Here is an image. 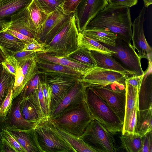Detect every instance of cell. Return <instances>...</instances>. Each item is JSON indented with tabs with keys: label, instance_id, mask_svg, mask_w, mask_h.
I'll use <instances>...</instances> for the list:
<instances>
[{
	"label": "cell",
	"instance_id": "cell-51",
	"mask_svg": "<svg viewBox=\"0 0 152 152\" xmlns=\"http://www.w3.org/2000/svg\"><path fill=\"white\" fill-rule=\"evenodd\" d=\"M5 58V56L0 49V65L1 64Z\"/></svg>",
	"mask_w": 152,
	"mask_h": 152
},
{
	"label": "cell",
	"instance_id": "cell-25",
	"mask_svg": "<svg viewBox=\"0 0 152 152\" xmlns=\"http://www.w3.org/2000/svg\"><path fill=\"white\" fill-rule=\"evenodd\" d=\"M139 88L134 86L125 81L126 101L125 113L122 134L127 132L128 123L132 113L137 101Z\"/></svg>",
	"mask_w": 152,
	"mask_h": 152
},
{
	"label": "cell",
	"instance_id": "cell-28",
	"mask_svg": "<svg viewBox=\"0 0 152 152\" xmlns=\"http://www.w3.org/2000/svg\"><path fill=\"white\" fill-rule=\"evenodd\" d=\"M81 33L103 45L112 47L115 45L117 36L107 30L104 29L85 30Z\"/></svg>",
	"mask_w": 152,
	"mask_h": 152
},
{
	"label": "cell",
	"instance_id": "cell-45",
	"mask_svg": "<svg viewBox=\"0 0 152 152\" xmlns=\"http://www.w3.org/2000/svg\"><path fill=\"white\" fill-rule=\"evenodd\" d=\"M81 0H65L62 8L64 13L68 14L74 12Z\"/></svg>",
	"mask_w": 152,
	"mask_h": 152
},
{
	"label": "cell",
	"instance_id": "cell-12",
	"mask_svg": "<svg viewBox=\"0 0 152 152\" xmlns=\"http://www.w3.org/2000/svg\"><path fill=\"white\" fill-rule=\"evenodd\" d=\"M90 87L107 103L123 124L126 101L125 89L114 90L103 86Z\"/></svg>",
	"mask_w": 152,
	"mask_h": 152
},
{
	"label": "cell",
	"instance_id": "cell-20",
	"mask_svg": "<svg viewBox=\"0 0 152 152\" xmlns=\"http://www.w3.org/2000/svg\"><path fill=\"white\" fill-rule=\"evenodd\" d=\"M27 9L29 25L38 36L42 31L48 15L41 7L37 0H32Z\"/></svg>",
	"mask_w": 152,
	"mask_h": 152
},
{
	"label": "cell",
	"instance_id": "cell-36",
	"mask_svg": "<svg viewBox=\"0 0 152 152\" xmlns=\"http://www.w3.org/2000/svg\"><path fill=\"white\" fill-rule=\"evenodd\" d=\"M24 87L23 75L22 69L19 64L16 70L12 88L13 100L20 94Z\"/></svg>",
	"mask_w": 152,
	"mask_h": 152
},
{
	"label": "cell",
	"instance_id": "cell-30",
	"mask_svg": "<svg viewBox=\"0 0 152 152\" xmlns=\"http://www.w3.org/2000/svg\"><path fill=\"white\" fill-rule=\"evenodd\" d=\"M56 125L59 133L70 144L76 152H97L79 137L72 134L60 127L56 124Z\"/></svg>",
	"mask_w": 152,
	"mask_h": 152
},
{
	"label": "cell",
	"instance_id": "cell-6",
	"mask_svg": "<svg viewBox=\"0 0 152 152\" xmlns=\"http://www.w3.org/2000/svg\"><path fill=\"white\" fill-rule=\"evenodd\" d=\"M79 137L97 152H114L117 149L113 134L93 119Z\"/></svg>",
	"mask_w": 152,
	"mask_h": 152
},
{
	"label": "cell",
	"instance_id": "cell-39",
	"mask_svg": "<svg viewBox=\"0 0 152 152\" xmlns=\"http://www.w3.org/2000/svg\"><path fill=\"white\" fill-rule=\"evenodd\" d=\"M1 64L5 70L15 77L19 64L13 56H5V58Z\"/></svg>",
	"mask_w": 152,
	"mask_h": 152
},
{
	"label": "cell",
	"instance_id": "cell-7",
	"mask_svg": "<svg viewBox=\"0 0 152 152\" xmlns=\"http://www.w3.org/2000/svg\"><path fill=\"white\" fill-rule=\"evenodd\" d=\"M104 45L114 52L112 56L128 72L132 75H143L141 59L131 43L117 37L115 46Z\"/></svg>",
	"mask_w": 152,
	"mask_h": 152
},
{
	"label": "cell",
	"instance_id": "cell-49",
	"mask_svg": "<svg viewBox=\"0 0 152 152\" xmlns=\"http://www.w3.org/2000/svg\"><path fill=\"white\" fill-rule=\"evenodd\" d=\"M0 152H17L5 140L0 137Z\"/></svg>",
	"mask_w": 152,
	"mask_h": 152
},
{
	"label": "cell",
	"instance_id": "cell-18",
	"mask_svg": "<svg viewBox=\"0 0 152 152\" xmlns=\"http://www.w3.org/2000/svg\"><path fill=\"white\" fill-rule=\"evenodd\" d=\"M138 98L139 110L152 108V61H148V68L144 72Z\"/></svg>",
	"mask_w": 152,
	"mask_h": 152
},
{
	"label": "cell",
	"instance_id": "cell-52",
	"mask_svg": "<svg viewBox=\"0 0 152 152\" xmlns=\"http://www.w3.org/2000/svg\"><path fill=\"white\" fill-rule=\"evenodd\" d=\"M144 2V6L148 7L152 3V0H143Z\"/></svg>",
	"mask_w": 152,
	"mask_h": 152
},
{
	"label": "cell",
	"instance_id": "cell-22",
	"mask_svg": "<svg viewBox=\"0 0 152 152\" xmlns=\"http://www.w3.org/2000/svg\"><path fill=\"white\" fill-rule=\"evenodd\" d=\"M38 73L39 74L48 72L58 73L81 78L83 75L76 70L58 64L47 61L40 59L35 54Z\"/></svg>",
	"mask_w": 152,
	"mask_h": 152
},
{
	"label": "cell",
	"instance_id": "cell-41",
	"mask_svg": "<svg viewBox=\"0 0 152 152\" xmlns=\"http://www.w3.org/2000/svg\"><path fill=\"white\" fill-rule=\"evenodd\" d=\"M42 85L46 109L50 116V107L51 99V88L50 86L44 81H42Z\"/></svg>",
	"mask_w": 152,
	"mask_h": 152
},
{
	"label": "cell",
	"instance_id": "cell-42",
	"mask_svg": "<svg viewBox=\"0 0 152 152\" xmlns=\"http://www.w3.org/2000/svg\"><path fill=\"white\" fill-rule=\"evenodd\" d=\"M47 45L39 42L36 39L33 41L25 44L22 50L33 51L38 53H45Z\"/></svg>",
	"mask_w": 152,
	"mask_h": 152
},
{
	"label": "cell",
	"instance_id": "cell-19",
	"mask_svg": "<svg viewBox=\"0 0 152 152\" xmlns=\"http://www.w3.org/2000/svg\"><path fill=\"white\" fill-rule=\"evenodd\" d=\"M28 16L27 7L20 10L12 16L11 22L6 28L36 39L37 35L30 27Z\"/></svg>",
	"mask_w": 152,
	"mask_h": 152
},
{
	"label": "cell",
	"instance_id": "cell-46",
	"mask_svg": "<svg viewBox=\"0 0 152 152\" xmlns=\"http://www.w3.org/2000/svg\"><path fill=\"white\" fill-rule=\"evenodd\" d=\"M138 0H108V5L112 7H131L136 5Z\"/></svg>",
	"mask_w": 152,
	"mask_h": 152
},
{
	"label": "cell",
	"instance_id": "cell-27",
	"mask_svg": "<svg viewBox=\"0 0 152 152\" xmlns=\"http://www.w3.org/2000/svg\"><path fill=\"white\" fill-rule=\"evenodd\" d=\"M152 110L151 108L137 110L135 132L142 137L152 131Z\"/></svg>",
	"mask_w": 152,
	"mask_h": 152
},
{
	"label": "cell",
	"instance_id": "cell-43",
	"mask_svg": "<svg viewBox=\"0 0 152 152\" xmlns=\"http://www.w3.org/2000/svg\"><path fill=\"white\" fill-rule=\"evenodd\" d=\"M152 152V132H149L142 137L141 148L139 152Z\"/></svg>",
	"mask_w": 152,
	"mask_h": 152
},
{
	"label": "cell",
	"instance_id": "cell-4",
	"mask_svg": "<svg viewBox=\"0 0 152 152\" xmlns=\"http://www.w3.org/2000/svg\"><path fill=\"white\" fill-rule=\"evenodd\" d=\"M78 34L74 15L47 44L45 53L65 57L78 48Z\"/></svg>",
	"mask_w": 152,
	"mask_h": 152
},
{
	"label": "cell",
	"instance_id": "cell-8",
	"mask_svg": "<svg viewBox=\"0 0 152 152\" xmlns=\"http://www.w3.org/2000/svg\"><path fill=\"white\" fill-rule=\"evenodd\" d=\"M44 81L51 88L50 116L63 100L72 87L80 78L58 73L48 72L43 74Z\"/></svg>",
	"mask_w": 152,
	"mask_h": 152
},
{
	"label": "cell",
	"instance_id": "cell-2",
	"mask_svg": "<svg viewBox=\"0 0 152 152\" xmlns=\"http://www.w3.org/2000/svg\"><path fill=\"white\" fill-rule=\"evenodd\" d=\"M86 100L94 119L113 135L122 132L123 124L107 103L90 87L86 88Z\"/></svg>",
	"mask_w": 152,
	"mask_h": 152
},
{
	"label": "cell",
	"instance_id": "cell-1",
	"mask_svg": "<svg viewBox=\"0 0 152 152\" xmlns=\"http://www.w3.org/2000/svg\"><path fill=\"white\" fill-rule=\"evenodd\" d=\"M132 24L129 7L108 5L90 21L85 30L105 29L131 43Z\"/></svg>",
	"mask_w": 152,
	"mask_h": 152
},
{
	"label": "cell",
	"instance_id": "cell-54",
	"mask_svg": "<svg viewBox=\"0 0 152 152\" xmlns=\"http://www.w3.org/2000/svg\"><path fill=\"white\" fill-rule=\"evenodd\" d=\"M107 0V1H108V0Z\"/></svg>",
	"mask_w": 152,
	"mask_h": 152
},
{
	"label": "cell",
	"instance_id": "cell-23",
	"mask_svg": "<svg viewBox=\"0 0 152 152\" xmlns=\"http://www.w3.org/2000/svg\"><path fill=\"white\" fill-rule=\"evenodd\" d=\"M25 44L4 29L0 31V49L5 56L22 50Z\"/></svg>",
	"mask_w": 152,
	"mask_h": 152
},
{
	"label": "cell",
	"instance_id": "cell-38",
	"mask_svg": "<svg viewBox=\"0 0 152 152\" xmlns=\"http://www.w3.org/2000/svg\"><path fill=\"white\" fill-rule=\"evenodd\" d=\"M0 137L7 141L16 150L17 152H26L6 127L4 128L1 132Z\"/></svg>",
	"mask_w": 152,
	"mask_h": 152
},
{
	"label": "cell",
	"instance_id": "cell-44",
	"mask_svg": "<svg viewBox=\"0 0 152 152\" xmlns=\"http://www.w3.org/2000/svg\"><path fill=\"white\" fill-rule=\"evenodd\" d=\"M36 52L33 51L21 50L13 53L12 55L19 64L35 57Z\"/></svg>",
	"mask_w": 152,
	"mask_h": 152
},
{
	"label": "cell",
	"instance_id": "cell-48",
	"mask_svg": "<svg viewBox=\"0 0 152 152\" xmlns=\"http://www.w3.org/2000/svg\"><path fill=\"white\" fill-rule=\"evenodd\" d=\"M4 29L12 35L23 41L25 44L30 43L35 39L15 31L6 28Z\"/></svg>",
	"mask_w": 152,
	"mask_h": 152
},
{
	"label": "cell",
	"instance_id": "cell-55",
	"mask_svg": "<svg viewBox=\"0 0 152 152\" xmlns=\"http://www.w3.org/2000/svg\"></svg>",
	"mask_w": 152,
	"mask_h": 152
},
{
	"label": "cell",
	"instance_id": "cell-53",
	"mask_svg": "<svg viewBox=\"0 0 152 152\" xmlns=\"http://www.w3.org/2000/svg\"><path fill=\"white\" fill-rule=\"evenodd\" d=\"M58 0L64 3L65 0Z\"/></svg>",
	"mask_w": 152,
	"mask_h": 152
},
{
	"label": "cell",
	"instance_id": "cell-33",
	"mask_svg": "<svg viewBox=\"0 0 152 152\" xmlns=\"http://www.w3.org/2000/svg\"><path fill=\"white\" fill-rule=\"evenodd\" d=\"M15 77L0 65V106L8 94L10 88L13 86Z\"/></svg>",
	"mask_w": 152,
	"mask_h": 152
},
{
	"label": "cell",
	"instance_id": "cell-16",
	"mask_svg": "<svg viewBox=\"0 0 152 152\" xmlns=\"http://www.w3.org/2000/svg\"><path fill=\"white\" fill-rule=\"evenodd\" d=\"M32 0H0V31L7 27L12 16L27 8Z\"/></svg>",
	"mask_w": 152,
	"mask_h": 152
},
{
	"label": "cell",
	"instance_id": "cell-32",
	"mask_svg": "<svg viewBox=\"0 0 152 152\" xmlns=\"http://www.w3.org/2000/svg\"><path fill=\"white\" fill-rule=\"evenodd\" d=\"M64 57L81 64L96 66V64L91 50L84 47H78L76 50Z\"/></svg>",
	"mask_w": 152,
	"mask_h": 152
},
{
	"label": "cell",
	"instance_id": "cell-24",
	"mask_svg": "<svg viewBox=\"0 0 152 152\" xmlns=\"http://www.w3.org/2000/svg\"><path fill=\"white\" fill-rule=\"evenodd\" d=\"M36 55L42 60L72 68L83 75L94 67L74 61L64 57L53 56L46 53H36Z\"/></svg>",
	"mask_w": 152,
	"mask_h": 152
},
{
	"label": "cell",
	"instance_id": "cell-35",
	"mask_svg": "<svg viewBox=\"0 0 152 152\" xmlns=\"http://www.w3.org/2000/svg\"><path fill=\"white\" fill-rule=\"evenodd\" d=\"M39 75L38 73L27 83L20 94L21 98L27 97L37 91L41 80Z\"/></svg>",
	"mask_w": 152,
	"mask_h": 152
},
{
	"label": "cell",
	"instance_id": "cell-31",
	"mask_svg": "<svg viewBox=\"0 0 152 152\" xmlns=\"http://www.w3.org/2000/svg\"><path fill=\"white\" fill-rule=\"evenodd\" d=\"M78 47H84L90 50L96 51L112 56L114 53L100 43L83 34L79 33L78 38Z\"/></svg>",
	"mask_w": 152,
	"mask_h": 152
},
{
	"label": "cell",
	"instance_id": "cell-17",
	"mask_svg": "<svg viewBox=\"0 0 152 152\" xmlns=\"http://www.w3.org/2000/svg\"><path fill=\"white\" fill-rule=\"evenodd\" d=\"M20 101V95L13 100L11 107L5 117V127L23 130L34 128L37 124L26 120L21 113Z\"/></svg>",
	"mask_w": 152,
	"mask_h": 152
},
{
	"label": "cell",
	"instance_id": "cell-9",
	"mask_svg": "<svg viewBox=\"0 0 152 152\" xmlns=\"http://www.w3.org/2000/svg\"><path fill=\"white\" fill-rule=\"evenodd\" d=\"M129 77L119 72L95 66L83 75L79 81L84 83L87 87L105 86L114 84L125 85V80Z\"/></svg>",
	"mask_w": 152,
	"mask_h": 152
},
{
	"label": "cell",
	"instance_id": "cell-47",
	"mask_svg": "<svg viewBox=\"0 0 152 152\" xmlns=\"http://www.w3.org/2000/svg\"><path fill=\"white\" fill-rule=\"evenodd\" d=\"M138 110V100L136 102L134 108L130 117L127 132H135L137 120V115Z\"/></svg>",
	"mask_w": 152,
	"mask_h": 152
},
{
	"label": "cell",
	"instance_id": "cell-26",
	"mask_svg": "<svg viewBox=\"0 0 152 152\" xmlns=\"http://www.w3.org/2000/svg\"><path fill=\"white\" fill-rule=\"evenodd\" d=\"M91 51L95 61L96 66L119 72L129 76L133 75L128 72L112 56L95 51Z\"/></svg>",
	"mask_w": 152,
	"mask_h": 152
},
{
	"label": "cell",
	"instance_id": "cell-34",
	"mask_svg": "<svg viewBox=\"0 0 152 152\" xmlns=\"http://www.w3.org/2000/svg\"><path fill=\"white\" fill-rule=\"evenodd\" d=\"M19 64L22 69L25 86L27 83L38 73L35 56L20 63Z\"/></svg>",
	"mask_w": 152,
	"mask_h": 152
},
{
	"label": "cell",
	"instance_id": "cell-13",
	"mask_svg": "<svg viewBox=\"0 0 152 152\" xmlns=\"http://www.w3.org/2000/svg\"><path fill=\"white\" fill-rule=\"evenodd\" d=\"M146 8L144 6L134 21L132 39L133 46L138 51V55L140 59L145 58L148 61H152V48L146 40L143 27Z\"/></svg>",
	"mask_w": 152,
	"mask_h": 152
},
{
	"label": "cell",
	"instance_id": "cell-21",
	"mask_svg": "<svg viewBox=\"0 0 152 152\" xmlns=\"http://www.w3.org/2000/svg\"><path fill=\"white\" fill-rule=\"evenodd\" d=\"M20 98V110L25 120L37 124L46 118L31 96Z\"/></svg>",
	"mask_w": 152,
	"mask_h": 152
},
{
	"label": "cell",
	"instance_id": "cell-5",
	"mask_svg": "<svg viewBox=\"0 0 152 152\" xmlns=\"http://www.w3.org/2000/svg\"><path fill=\"white\" fill-rule=\"evenodd\" d=\"M93 119L85 99L77 107L53 119L59 127L72 134L79 137Z\"/></svg>",
	"mask_w": 152,
	"mask_h": 152
},
{
	"label": "cell",
	"instance_id": "cell-10",
	"mask_svg": "<svg viewBox=\"0 0 152 152\" xmlns=\"http://www.w3.org/2000/svg\"><path fill=\"white\" fill-rule=\"evenodd\" d=\"M74 15V12L66 14L62 7L58 8L48 15L42 31L36 40L40 43L48 44Z\"/></svg>",
	"mask_w": 152,
	"mask_h": 152
},
{
	"label": "cell",
	"instance_id": "cell-11",
	"mask_svg": "<svg viewBox=\"0 0 152 152\" xmlns=\"http://www.w3.org/2000/svg\"><path fill=\"white\" fill-rule=\"evenodd\" d=\"M108 5L107 0H81L74 13L79 33H82L90 21Z\"/></svg>",
	"mask_w": 152,
	"mask_h": 152
},
{
	"label": "cell",
	"instance_id": "cell-50",
	"mask_svg": "<svg viewBox=\"0 0 152 152\" xmlns=\"http://www.w3.org/2000/svg\"><path fill=\"white\" fill-rule=\"evenodd\" d=\"M5 117L0 116V133L2 129L5 127Z\"/></svg>",
	"mask_w": 152,
	"mask_h": 152
},
{
	"label": "cell",
	"instance_id": "cell-14",
	"mask_svg": "<svg viewBox=\"0 0 152 152\" xmlns=\"http://www.w3.org/2000/svg\"><path fill=\"white\" fill-rule=\"evenodd\" d=\"M87 87L79 80L72 87L68 94L50 116L54 119L81 103L86 99Z\"/></svg>",
	"mask_w": 152,
	"mask_h": 152
},
{
	"label": "cell",
	"instance_id": "cell-3",
	"mask_svg": "<svg viewBox=\"0 0 152 152\" xmlns=\"http://www.w3.org/2000/svg\"><path fill=\"white\" fill-rule=\"evenodd\" d=\"M34 128L43 152H76L59 133L54 120L50 116L37 123Z\"/></svg>",
	"mask_w": 152,
	"mask_h": 152
},
{
	"label": "cell",
	"instance_id": "cell-40",
	"mask_svg": "<svg viewBox=\"0 0 152 152\" xmlns=\"http://www.w3.org/2000/svg\"><path fill=\"white\" fill-rule=\"evenodd\" d=\"M13 86L9 89L8 93L0 106V116L6 117L12 104V90Z\"/></svg>",
	"mask_w": 152,
	"mask_h": 152
},
{
	"label": "cell",
	"instance_id": "cell-15",
	"mask_svg": "<svg viewBox=\"0 0 152 152\" xmlns=\"http://www.w3.org/2000/svg\"><path fill=\"white\" fill-rule=\"evenodd\" d=\"M6 128L26 152H43L34 128L23 130Z\"/></svg>",
	"mask_w": 152,
	"mask_h": 152
},
{
	"label": "cell",
	"instance_id": "cell-37",
	"mask_svg": "<svg viewBox=\"0 0 152 152\" xmlns=\"http://www.w3.org/2000/svg\"><path fill=\"white\" fill-rule=\"evenodd\" d=\"M42 9L48 15L62 7L63 3L58 0H37Z\"/></svg>",
	"mask_w": 152,
	"mask_h": 152
},
{
	"label": "cell",
	"instance_id": "cell-29",
	"mask_svg": "<svg viewBox=\"0 0 152 152\" xmlns=\"http://www.w3.org/2000/svg\"><path fill=\"white\" fill-rule=\"evenodd\" d=\"M120 148L128 152H139L142 147V137L135 132H126L119 137Z\"/></svg>",
	"mask_w": 152,
	"mask_h": 152
}]
</instances>
